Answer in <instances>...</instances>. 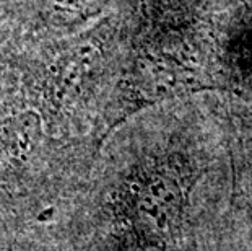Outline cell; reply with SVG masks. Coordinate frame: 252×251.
Instances as JSON below:
<instances>
[{
    "mask_svg": "<svg viewBox=\"0 0 252 251\" xmlns=\"http://www.w3.org/2000/svg\"><path fill=\"white\" fill-rule=\"evenodd\" d=\"M0 251H75L57 225H0Z\"/></svg>",
    "mask_w": 252,
    "mask_h": 251,
    "instance_id": "2",
    "label": "cell"
},
{
    "mask_svg": "<svg viewBox=\"0 0 252 251\" xmlns=\"http://www.w3.org/2000/svg\"><path fill=\"white\" fill-rule=\"evenodd\" d=\"M15 77L0 73V225H57L87 188L91 141L59 139Z\"/></svg>",
    "mask_w": 252,
    "mask_h": 251,
    "instance_id": "1",
    "label": "cell"
}]
</instances>
